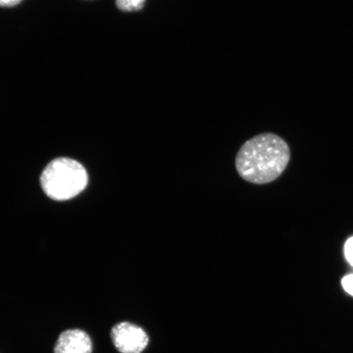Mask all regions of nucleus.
Wrapping results in <instances>:
<instances>
[{"mask_svg":"<svg viewBox=\"0 0 353 353\" xmlns=\"http://www.w3.org/2000/svg\"><path fill=\"white\" fill-rule=\"evenodd\" d=\"M344 254H345V257L348 263L353 267V236L350 237L345 243Z\"/></svg>","mask_w":353,"mask_h":353,"instance_id":"423d86ee","label":"nucleus"},{"mask_svg":"<svg viewBox=\"0 0 353 353\" xmlns=\"http://www.w3.org/2000/svg\"><path fill=\"white\" fill-rule=\"evenodd\" d=\"M145 0H116L119 10L123 12H136L143 10Z\"/></svg>","mask_w":353,"mask_h":353,"instance_id":"39448f33","label":"nucleus"},{"mask_svg":"<svg viewBox=\"0 0 353 353\" xmlns=\"http://www.w3.org/2000/svg\"><path fill=\"white\" fill-rule=\"evenodd\" d=\"M87 172L77 161L59 158L43 170L41 186L48 197L55 201H68L79 195L88 184Z\"/></svg>","mask_w":353,"mask_h":353,"instance_id":"f03ea898","label":"nucleus"},{"mask_svg":"<svg viewBox=\"0 0 353 353\" xmlns=\"http://www.w3.org/2000/svg\"><path fill=\"white\" fill-rule=\"evenodd\" d=\"M22 0H0V7H14Z\"/></svg>","mask_w":353,"mask_h":353,"instance_id":"6e6552de","label":"nucleus"},{"mask_svg":"<svg viewBox=\"0 0 353 353\" xmlns=\"http://www.w3.org/2000/svg\"><path fill=\"white\" fill-rule=\"evenodd\" d=\"M110 336L114 347L121 353H141L149 343L148 334L142 328L126 321L114 325Z\"/></svg>","mask_w":353,"mask_h":353,"instance_id":"7ed1b4c3","label":"nucleus"},{"mask_svg":"<svg viewBox=\"0 0 353 353\" xmlns=\"http://www.w3.org/2000/svg\"><path fill=\"white\" fill-rule=\"evenodd\" d=\"M342 285L344 290L353 296V274L344 276L342 280Z\"/></svg>","mask_w":353,"mask_h":353,"instance_id":"0eeeda50","label":"nucleus"},{"mask_svg":"<svg viewBox=\"0 0 353 353\" xmlns=\"http://www.w3.org/2000/svg\"><path fill=\"white\" fill-rule=\"evenodd\" d=\"M290 160L288 144L281 137L266 132L241 145L236 157V169L242 179L262 185L283 174Z\"/></svg>","mask_w":353,"mask_h":353,"instance_id":"f257e3e1","label":"nucleus"},{"mask_svg":"<svg viewBox=\"0 0 353 353\" xmlns=\"http://www.w3.org/2000/svg\"><path fill=\"white\" fill-rule=\"evenodd\" d=\"M92 343L81 330H68L61 333L56 343L54 353H92Z\"/></svg>","mask_w":353,"mask_h":353,"instance_id":"20e7f679","label":"nucleus"}]
</instances>
